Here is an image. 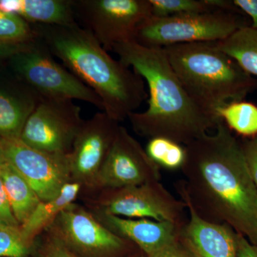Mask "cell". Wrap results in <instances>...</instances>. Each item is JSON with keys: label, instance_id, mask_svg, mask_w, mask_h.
Masks as SVG:
<instances>
[{"label": "cell", "instance_id": "6da1fadb", "mask_svg": "<svg viewBox=\"0 0 257 257\" xmlns=\"http://www.w3.org/2000/svg\"><path fill=\"white\" fill-rule=\"evenodd\" d=\"M215 130L184 146L185 180L176 189L203 219L229 225L257 246V189L242 145L222 120Z\"/></svg>", "mask_w": 257, "mask_h": 257}, {"label": "cell", "instance_id": "7a4b0ae2", "mask_svg": "<svg viewBox=\"0 0 257 257\" xmlns=\"http://www.w3.org/2000/svg\"><path fill=\"white\" fill-rule=\"evenodd\" d=\"M111 51L148 85V108L128 116L140 136L149 140L165 138L185 146L216 128L221 119L206 112L192 100L163 48L130 41L115 45Z\"/></svg>", "mask_w": 257, "mask_h": 257}, {"label": "cell", "instance_id": "3957f363", "mask_svg": "<svg viewBox=\"0 0 257 257\" xmlns=\"http://www.w3.org/2000/svg\"><path fill=\"white\" fill-rule=\"evenodd\" d=\"M33 28L52 55L97 94L102 111L111 119L119 123L128 119L148 99L143 77L114 60L87 29L78 24Z\"/></svg>", "mask_w": 257, "mask_h": 257}, {"label": "cell", "instance_id": "277c9868", "mask_svg": "<svg viewBox=\"0 0 257 257\" xmlns=\"http://www.w3.org/2000/svg\"><path fill=\"white\" fill-rule=\"evenodd\" d=\"M163 49L192 100L216 117L218 109L242 101L257 87L256 79L219 50L216 42L180 44Z\"/></svg>", "mask_w": 257, "mask_h": 257}, {"label": "cell", "instance_id": "5b68a950", "mask_svg": "<svg viewBox=\"0 0 257 257\" xmlns=\"http://www.w3.org/2000/svg\"><path fill=\"white\" fill-rule=\"evenodd\" d=\"M243 26L236 13L215 10L157 18L151 16L137 30L133 41L147 47H164L226 40Z\"/></svg>", "mask_w": 257, "mask_h": 257}, {"label": "cell", "instance_id": "8992f818", "mask_svg": "<svg viewBox=\"0 0 257 257\" xmlns=\"http://www.w3.org/2000/svg\"><path fill=\"white\" fill-rule=\"evenodd\" d=\"M15 73L42 99L81 100L103 111L102 102L92 89L60 65L39 37L9 60Z\"/></svg>", "mask_w": 257, "mask_h": 257}, {"label": "cell", "instance_id": "52a82bcc", "mask_svg": "<svg viewBox=\"0 0 257 257\" xmlns=\"http://www.w3.org/2000/svg\"><path fill=\"white\" fill-rule=\"evenodd\" d=\"M74 10L106 51L133 41L137 30L152 16L150 0H74Z\"/></svg>", "mask_w": 257, "mask_h": 257}, {"label": "cell", "instance_id": "ba28073f", "mask_svg": "<svg viewBox=\"0 0 257 257\" xmlns=\"http://www.w3.org/2000/svg\"><path fill=\"white\" fill-rule=\"evenodd\" d=\"M84 120L72 100L42 99L29 116L20 140L32 148L68 155Z\"/></svg>", "mask_w": 257, "mask_h": 257}, {"label": "cell", "instance_id": "9c48e42d", "mask_svg": "<svg viewBox=\"0 0 257 257\" xmlns=\"http://www.w3.org/2000/svg\"><path fill=\"white\" fill-rule=\"evenodd\" d=\"M106 191L101 212L128 219L168 221L181 227L187 223L185 203L176 199L160 181Z\"/></svg>", "mask_w": 257, "mask_h": 257}, {"label": "cell", "instance_id": "30bf717a", "mask_svg": "<svg viewBox=\"0 0 257 257\" xmlns=\"http://www.w3.org/2000/svg\"><path fill=\"white\" fill-rule=\"evenodd\" d=\"M5 157L31 186L41 202L57 197L72 182L69 155H55L29 147L20 138L0 139Z\"/></svg>", "mask_w": 257, "mask_h": 257}, {"label": "cell", "instance_id": "8fae6325", "mask_svg": "<svg viewBox=\"0 0 257 257\" xmlns=\"http://www.w3.org/2000/svg\"><path fill=\"white\" fill-rule=\"evenodd\" d=\"M49 227L81 257H113L130 243L108 229L84 209L70 204Z\"/></svg>", "mask_w": 257, "mask_h": 257}, {"label": "cell", "instance_id": "7c38bea8", "mask_svg": "<svg viewBox=\"0 0 257 257\" xmlns=\"http://www.w3.org/2000/svg\"><path fill=\"white\" fill-rule=\"evenodd\" d=\"M160 166L119 125L110 152L101 167L96 187L109 190L160 181Z\"/></svg>", "mask_w": 257, "mask_h": 257}, {"label": "cell", "instance_id": "4fadbf2b", "mask_svg": "<svg viewBox=\"0 0 257 257\" xmlns=\"http://www.w3.org/2000/svg\"><path fill=\"white\" fill-rule=\"evenodd\" d=\"M119 122L104 111L84 121L69 154L72 182L96 187L98 176L116 138Z\"/></svg>", "mask_w": 257, "mask_h": 257}, {"label": "cell", "instance_id": "5bb4252c", "mask_svg": "<svg viewBox=\"0 0 257 257\" xmlns=\"http://www.w3.org/2000/svg\"><path fill=\"white\" fill-rule=\"evenodd\" d=\"M182 201L189 211V219L179 238L194 257H237V233L229 225L204 220L187 201Z\"/></svg>", "mask_w": 257, "mask_h": 257}, {"label": "cell", "instance_id": "9a60e30c", "mask_svg": "<svg viewBox=\"0 0 257 257\" xmlns=\"http://www.w3.org/2000/svg\"><path fill=\"white\" fill-rule=\"evenodd\" d=\"M99 220L114 234L135 243L146 254L179 239L182 227L168 221L148 219H126L99 213Z\"/></svg>", "mask_w": 257, "mask_h": 257}, {"label": "cell", "instance_id": "2e32d148", "mask_svg": "<svg viewBox=\"0 0 257 257\" xmlns=\"http://www.w3.org/2000/svg\"><path fill=\"white\" fill-rule=\"evenodd\" d=\"M0 10L35 25H76L73 0H0Z\"/></svg>", "mask_w": 257, "mask_h": 257}, {"label": "cell", "instance_id": "e0dca14e", "mask_svg": "<svg viewBox=\"0 0 257 257\" xmlns=\"http://www.w3.org/2000/svg\"><path fill=\"white\" fill-rule=\"evenodd\" d=\"M42 98L30 87H0V139L20 138Z\"/></svg>", "mask_w": 257, "mask_h": 257}, {"label": "cell", "instance_id": "ac0fdd59", "mask_svg": "<svg viewBox=\"0 0 257 257\" xmlns=\"http://www.w3.org/2000/svg\"><path fill=\"white\" fill-rule=\"evenodd\" d=\"M80 184L71 182L64 185L60 194L54 199L40 202L28 221L21 226L25 239L33 243L34 239L42 229L52 224L64 209L72 204L80 191Z\"/></svg>", "mask_w": 257, "mask_h": 257}, {"label": "cell", "instance_id": "d6986e66", "mask_svg": "<svg viewBox=\"0 0 257 257\" xmlns=\"http://www.w3.org/2000/svg\"><path fill=\"white\" fill-rule=\"evenodd\" d=\"M13 214L20 226L25 224L41 200L31 186L9 162L0 168Z\"/></svg>", "mask_w": 257, "mask_h": 257}, {"label": "cell", "instance_id": "ffe728a7", "mask_svg": "<svg viewBox=\"0 0 257 257\" xmlns=\"http://www.w3.org/2000/svg\"><path fill=\"white\" fill-rule=\"evenodd\" d=\"M216 45L246 73L257 77V30L243 26Z\"/></svg>", "mask_w": 257, "mask_h": 257}, {"label": "cell", "instance_id": "44dd1931", "mask_svg": "<svg viewBox=\"0 0 257 257\" xmlns=\"http://www.w3.org/2000/svg\"><path fill=\"white\" fill-rule=\"evenodd\" d=\"M216 114L230 130L243 136H256L257 106L252 103L234 101L218 109Z\"/></svg>", "mask_w": 257, "mask_h": 257}, {"label": "cell", "instance_id": "7402d4cb", "mask_svg": "<svg viewBox=\"0 0 257 257\" xmlns=\"http://www.w3.org/2000/svg\"><path fill=\"white\" fill-rule=\"evenodd\" d=\"M145 150L148 156L157 165L168 170L182 168L185 160L184 146L167 139H150Z\"/></svg>", "mask_w": 257, "mask_h": 257}, {"label": "cell", "instance_id": "603a6c76", "mask_svg": "<svg viewBox=\"0 0 257 257\" xmlns=\"http://www.w3.org/2000/svg\"><path fill=\"white\" fill-rule=\"evenodd\" d=\"M38 38V34L30 24L18 15L0 10V42L28 44Z\"/></svg>", "mask_w": 257, "mask_h": 257}, {"label": "cell", "instance_id": "cb8c5ba5", "mask_svg": "<svg viewBox=\"0 0 257 257\" xmlns=\"http://www.w3.org/2000/svg\"><path fill=\"white\" fill-rule=\"evenodd\" d=\"M152 16L157 18L215 11L206 0H150Z\"/></svg>", "mask_w": 257, "mask_h": 257}, {"label": "cell", "instance_id": "d4e9b609", "mask_svg": "<svg viewBox=\"0 0 257 257\" xmlns=\"http://www.w3.org/2000/svg\"><path fill=\"white\" fill-rule=\"evenodd\" d=\"M33 243L21 232V226H0V257H29Z\"/></svg>", "mask_w": 257, "mask_h": 257}, {"label": "cell", "instance_id": "484cf974", "mask_svg": "<svg viewBox=\"0 0 257 257\" xmlns=\"http://www.w3.org/2000/svg\"><path fill=\"white\" fill-rule=\"evenodd\" d=\"M38 257H81L55 234H52L42 246Z\"/></svg>", "mask_w": 257, "mask_h": 257}, {"label": "cell", "instance_id": "4316f807", "mask_svg": "<svg viewBox=\"0 0 257 257\" xmlns=\"http://www.w3.org/2000/svg\"><path fill=\"white\" fill-rule=\"evenodd\" d=\"M0 226H20L13 214L3 179L0 177Z\"/></svg>", "mask_w": 257, "mask_h": 257}, {"label": "cell", "instance_id": "83f0119b", "mask_svg": "<svg viewBox=\"0 0 257 257\" xmlns=\"http://www.w3.org/2000/svg\"><path fill=\"white\" fill-rule=\"evenodd\" d=\"M248 172L257 189V135L241 143Z\"/></svg>", "mask_w": 257, "mask_h": 257}, {"label": "cell", "instance_id": "f1b7e54d", "mask_svg": "<svg viewBox=\"0 0 257 257\" xmlns=\"http://www.w3.org/2000/svg\"><path fill=\"white\" fill-rule=\"evenodd\" d=\"M146 257H194L180 238L167 243Z\"/></svg>", "mask_w": 257, "mask_h": 257}, {"label": "cell", "instance_id": "f546056e", "mask_svg": "<svg viewBox=\"0 0 257 257\" xmlns=\"http://www.w3.org/2000/svg\"><path fill=\"white\" fill-rule=\"evenodd\" d=\"M235 6L251 19V28L257 30V0H233Z\"/></svg>", "mask_w": 257, "mask_h": 257}, {"label": "cell", "instance_id": "4dcf8cb0", "mask_svg": "<svg viewBox=\"0 0 257 257\" xmlns=\"http://www.w3.org/2000/svg\"><path fill=\"white\" fill-rule=\"evenodd\" d=\"M236 256L257 257V246L253 245L241 234L236 235Z\"/></svg>", "mask_w": 257, "mask_h": 257}, {"label": "cell", "instance_id": "1f68e13d", "mask_svg": "<svg viewBox=\"0 0 257 257\" xmlns=\"http://www.w3.org/2000/svg\"><path fill=\"white\" fill-rule=\"evenodd\" d=\"M32 43V42L28 44H9L0 42V64L5 61H9L15 54L28 48Z\"/></svg>", "mask_w": 257, "mask_h": 257}, {"label": "cell", "instance_id": "d6a6232c", "mask_svg": "<svg viewBox=\"0 0 257 257\" xmlns=\"http://www.w3.org/2000/svg\"><path fill=\"white\" fill-rule=\"evenodd\" d=\"M7 163H8V160H7L6 157H5L4 148H3V143H2L1 140H0V168Z\"/></svg>", "mask_w": 257, "mask_h": 257}, {"label": "cell", "instance_id": "836d02e7", "mask_svg": "<svg viewBox=\"0 0 257 257\" xmlns=\"http://www.w3.org/2000/svg\"><path fill=\"white\" fill-rule=\"evenodd\" d=\"M256 215H257V204H256Z\"/></svg>", "mask_w": 257, "mask_h": 257}, {"label": "cell", "instance_id": "e575fe53", "mask_svg": "<svg viewBox=\"0 0 257 257\" xmlns=\"http://www.w3.org/2000/svg\"><path fill=\"white\" fill-rule=\"evenodd\" d=\"M134 257H138V256H134Z\"/></svg>", "mask_w": 257, "mask_h": 257}]
</instances>
